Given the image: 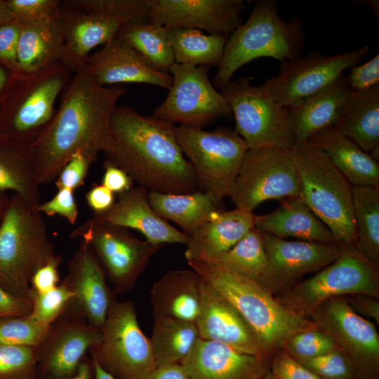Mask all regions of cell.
Segmentation results:
<instances>
[{
    "label": "cell",
    "instance_id": "obj_21",
    "mask_svg": "<svg viewBox=\"0 0 379 379\" xmlns=\"http://www.w3.org/2000/svg\"><path fill=\"white\" fill-rule=\"evenodd\" d=\"M202 281L201 308L196 321L200 338L270 360L239 312L219 292Z\"/></svg>",
    "mask_w": 379,
    "mask_h": 379
},
{
    "label": "cell",
    "instance_id": "obj_49",
    "mask_svg": "<svg viewBox=\"0 0 379 379\" xmlns=\"http://www.w3.org/2000/svg\"><path fill=\"white\" fill-rule=\"evenodd\" d=\"M20 25L14 20L0 24V65L10 73L17 72V49Z\"/></svg>",
    "mask_w": 379,
    "mask_h": 379
},
{
    "label": "cell",
    "instance_id": "obj_40",
    "mask_svg": "<svg viewBox=\"0 0 379 379\" xmlns=\"http://www.w3.org/2000/svg\"><path fill=\"white\" fill-rule=\"evenodd\" d=\"M151 0H68L65 4L121 24L148 22Z\"/></svg>",
    "mask_w": 379,
    "mask_h": 379
},
{
    "label": "cell",
    "instance_id": "obj_63",
    "mask_svg": "<svg viewBox=\"0 0 379 379\" xmlns=\"http://www.w3.org/2000/svg\"><path fill=\"white\" fill-rule=\"evenodd\" d=\"M364 4H368L371 8L373 11L374 13L378 15V1H364Z\"/></svg>",
    "mask_w": 379,
    "mask_h": 379
},
{
    "label": "cell",
    "instance_id": "obj_48",
    "mask_svg": "<svg viewBox=\"0 0 379 379\" xmlns=\"http://www.w3.org/2000/svg\"><path fill=\"white\" fill-rule=\"evenodd\" d=\"M270 371L277 379H321L284 350L272 355Z\"/></svg>",
    "mask_w": 379,
    "mask_h": 379
},
{
    "label": "cell",
    "instance_id": "obj_1",
    "mask_svg": "<svg viewBox=\"0 0 379 379\" xmlns=\"http://www.w3.org/2000/svg\"><path fill=\"white\" fill-rule=\"evenodd\" d=\"M126 89L103 86L89 75L85 66L72 76L63 91L60 107L45 133L30 147L34 152L39 184L56 179L77 151L97 159L112 145L110 118Z\"/></svg>",
    "mask_w": 379,
    "mask_h": 379
},
{
    "label": "cell",
    "instance_id": "obj_44",
    "mask_svg": "<svg viewBox=\"0 0 379 379\" xmlns=\"http://www.w3.org/2000/svg\"><path fill=\"white\" fill-rule=\"evenodd\" d=\"M72 292L62 279L57 286L40 294L32 295L31 315L49 326L65 311Z\"/></svg>",
    "mask_w": 379,
    "mask_h": 379
},
{
    "label": "cell",
    "instance_id": "obj_47",
    "mask_svg": "<svg viewBox=\"0 0 379 379\" xmlns=\"http://www.w3.org/2000/svg\"><path fill=\"white\" fill-rule=\"evenodd\" d=\"M96 159L82 151L74 153L61 169L55 180L58 190L74 191L84 184L88 168Z\"/></svg>",
    "mask_w": 379,
    "mask_h": 379
},
{
    "label": "cell",
    "instance_id": "obj_60",
    "mask_svg": "<svg viewBox=\"0 0 379 379\" xmlns=\"http://www.w3.org/2000/svg\"><path fill=\"white\" fill-rule=\"evenodd\" d=\"M11 20H12V17L6 0H0V24Z\"/></svg>",
    "mask_w": 379,
    "mask_h": 379
},
{
    "label": "cell",
    "instance_id": "obj_31",
    "mask_svg": "<svg viewBox=\"0 0 379 379\" xmlns=\"http://www.w3.org/2000/svg\"><path fill=\"white\" fill-rule=\"evenodd\" d=\"M63 46L58 13L43 21L20 25L15 73L36 72L60 61Z\"/></svg>",
    "mask_w": 379,
    "mask_h": 379
},
{
    "label": "cell",
    "instance_id": "obj_26",
    "mask_svg": "<svg viewBox=\"0 0 379 379\" xmlns=\"http://www.w3.org/2000/svg\"><path fill=\"white\" fill-rule=\"evenodd\" d=\"M352 93L346 76L342 74L330 85L288 107L295 143L333 126Z\"/></svg>",
    "mask_w": 379,
    "mask_h": 379
},
{
    "label": "cell",
    "instance_id": "obj_12",
    "mask_svg": "<svg viewBox=\"0 0 379 379\" xmlns=\"http://www.w3.org/2000/svg\"><path fill=\"white\" fill-rule=\"evenodd\" d=\"M92 248L115 295L133 289L151 258L164 245L140 240L127 228L93 216L70 234Z\"/></svg>",
    "mask_w": 379,
    "mask_h": 379
},
{
    "label": "cell",
    "instance_id": "obj_4",
    "mask_svg": "<svg viewBox=\"0 0 379 379\" xmlns=\"http://www.w3.org/2000/svg\"><path fill=\"white\" fill-rule=\"evenodd\" d=\"M72 73L60 61L31 73H10L0 96V136L32 147L50 126Z\"/></svg>",
    "mask_w": 379,
    "mask_h": 379
},
{
    "label": "cell",
    "instance_id": "obj_37",
    "mask_svg": "<svg viewBox=\"0 0 379 379\" xmlns=\"http://www.w3.org/2000/svg\"><path fill=\"white\" fill-rule=\"evenodd\" d=\"M357 251L379 265V187L352 186Z\"/></svg>",
    "mask_w": 379,
    "mask_h": 379
},
{
    "label": "cell",
    "instance_id": "obj_58",
    "mask_svg": "<svg viewBox=\"0 0 379 379\" xmlns=\"http://www.w3.org/2000/svg\"><path fill=\"white\" fill-rule=\"evenodd\" d=\"M93 369V360L86 355L79 364L77 371L74 375L66 378L44 376L38 379H92Z\"/></svg>",
    "mask_w": 379,
    "mask_h": 379
},
{
    "label": "cell",
    "instance_id": "obj_57",
    "mask_svg": "<svg viewBox=\"0 0 379 379\" xmlns=\"http://www.w3.org/2000/svg\"><path fill=\"white\" fill-rule=\"evenodd\" d=\"M145 379H190L180 364L156 367Z\"/></svg>",
    "mask_w": 379,
    "mask_h": 379
},
{
    "label": "cell",
    "instance_id": "obj_38",
    "mask_svg": "<svg viewBox=\"0 0 379 379\" xmlns=\"http://www.w3.org/2000/svg\"><path fill=\"white\" fill-rule=\"evenodd\" d=\"M115 38L124 41L156 69L168 72L175 62L166 27L149 22L122 24Z\"/></svg>",
    "mask_w": 379,
    "mask_h": 379
},
{
    "label": "cell",
    "instance_id": "obj_32",
    "mask_svg": "<svg viewBox=\"0 0 379 379\" xmlns=\"http://www.w3.org/2000/svg\"><path fill=\"white\" fill-rule=\"evenodd\" d=\"M333 127L378 161L379 84L353 92Z\"/></svg>",
    "mask_w": 379,
    "mask_h": 379
},
{
    "label": "cell",
    "instance_id": "obj_36",
    "mask_svg": "<svg viewBox=\"0 0 379 379\" xmlns=\"http://www.w3.org/2000/svg\"><path fill=\"white\" fill-rule=\"evenodd\" d=\"M167 30L175 62L218 67L223 57L228 35L204 34L199 29L180 27Z\"/></svg>",
    "mask_w": 379,
    "mask_h": 379
},
{
    "label": "cell",
    "instance_id": "obj_23",
    "mask_svg": "<svg viewBox=\"0 0 379 379\" xmlns=\"http://www.w3.org/2000/svg\"><path fill=\"white\" fill-rule=\"evenodd\" d=\"M270 360L227 345L199 338L180 363L190 379H260Z\"/></svg>",
    "mask_w": 379,
    "mask_h": 379
},
{
    "label": "cell",
    "instance_id": "obj_50",
    "mask_svg": "<svg viewBox=\"0 0 379 379\" xmlns=\"http://www.w3.org/2000/svg\"><path fill=\"white\" fill-rule=\"evenodd\" d=\"M36 211L48 216L59 215L72 225L76 223L79 213L74 191L65 188L58 190L49 201L40 204Z\"/></svg>",
    "mask_w": 379,
    "mask_h": 379
},
{
    "label": "cell",
    "instance_id": "obj_14",
    "mask_svg": "<svg viewBox=\"0 0 379 379\" xmlns=\"http://www.w3.org/2000/svg\"><path fill=\"white\" fill-rule=\"evenodd\" d=\"M209 68L174 62L168 69L173 80L168 94L153 116L172 124L201 128L230 114V104L208 78Z\"/></svg>",
    "mask_w": 379,
    "mask_h": 379
},
{
    "label": "cell",
    "instance_id": "obj_25",
    "mask_svg": "<svg viewBox=\"0 0 379 379\" xmlns=\"http://www.w3.org/2000/svg\"><path fill=\"white\" fill-rule=\"evenodd\" d=\"M58 19L64 36L60 60L72 72L85 66L90 51L114 39L121 22L61 3Z\"/></svg>",
    "mask_w": 379,
    "mask_h": 379
},
{
    "label": "cell",
    "instance_id": "obj_46",
    "mask_svg": "<svg viewBox=\"0 0 379 379\" xmlns=\"http://www.w3.org/2000/svg\"><path fill=\"white\" fill-rule=\"evenodd\" d=\"M61 2L58 0H6L12 20L20 25L38 22L56 16Z\"/></svg>",
    "mask_w": 379,
    "mask_h": 379
},
{
    "label": "cell",
    "instance_id": "obj_27",
    "mask_svg": "<svg viewBox=\"0 0 379 379\" xmlns=\"http://www.w3.org/2000/svg\"><path fill=\"white\" fill-rule=\"evenodd\" d=\"M253 212L236 208L211 213L190 237L185 253L187 261L215 258L234 246L254 226Z\"/></svg>",
    "mask_w": 379,
    "mask_h": 379
},
{
    "label": "cell",
    "instance_id": "obj_43",
    "mask_svg": "<svg viewBox=\"0 0 379 379\" xmlns=\"http://www.w3.org/2000/svg\"><path fill=\"white\" fill-rule=\"evenodd\" d=\"M339 348L334 340L324 331L314 328L291 336L284 350L297 361L317 357Z\"/></svg>",
    "mask_w": 379,
    "mask_h": 379
},
{
    "label": "cell",
    "instance_id": "obj_34",
    "mask_svg": "<svg viewBox=\"0 0 379 379\" xmlns=\"http://www.w3.org/2000/svg\"><path fill=\"white\" fill-rule=\"evenodd\" d=\"M147 196L150 206L163 219L179 225L189 237L218 210L211 197L199 190L187 194L148 191Z\"/></svg>",
    "mask_w": 379,
    "mask_h": 379
},
{
    "label": "cell",
    "instance_id": "obj_45",
    "mask_svg": "<svg viewBox=\"0 0 379 379\" xmlns=\"http://www.w3.org/2000/svg\"><path fill=\"white\" fill-rule=\"evenodd\" d=\"M298 361L321 379H357L351 361L340 348Z\"/></svg>",
    "mask_w": 379,
    "mask_h": 379
},
{
    "label": "cell",
    "instance_id": "obj_41",
    "mask_svg": "<svg viewBox=\"0 0 379 379\" xmlns=\"http://www.w3.org/2000/svg\"><path fill=\"white\" fill-rule=\"evenodd\" d=\"M49 326L31 314L0 317V344L36 347Z\"/></svg>",
    "mask_w": 379,
    "mask_h": 379
},
{
    "label": "cell",
    "instance_id": "obj_6",
    "mask_svg": "<svg viewBox=\"0 0 379 379\" xmlns=\"http://www.w3.org/2000/svg\"><path fill=\"white\" fill-rule=\"evenodd\" d=\"M55 255L41 213L14 194L0 220V287L32 301V276Z\"/></svg>",
    "mask_w": 379,
    "mask_h": 379
},
{
    "label": "cell",
    "instance_id": "obj_5",
    "mask_svg": "<svg viewBox=\"0 0 379 379\" xmlns=\"http://www.w3.org/2000/svg\"><path fill=\"white\" fill-rule=\"evenodd\" d=\"M305 41L301 19L283 20L277 1L259 0L246 22L229 36L213 85L220 88L239 68L258 58L293 60L302 55Z\"/></svg>",
    "mask_w": 379,
    "mask_h": 379
},
{
    "label": "cell",
    "instance_id": "obj_22",
    "mask_svg": "<svg viewBox=\"0 0 379 379\" xmlns=\"http://www.w3.org/2000/svg\"><path fill=\"white\" fill-rule=\"evenodd\" d=\"M85 67L91 77L103 86L140 83L169 89L173 81L168 72L156 69L133 48L117 38L89 55Z\"/></svg>",
    "mask_w": 379,
    "mask_h": 379
},
{
    "label": "cell",
    "instance_id": "obj_35",
    "mask_svg": "<svg viewBox=\"0 0 379 379\" xmlns=\"http://www.w3.org/2000/svg\"><path fill=\"white\" fill-rule=\"evenodd\" d=\"M200 338L196 323L168 317H154L149 339L156 367L180 364Z\"/></svg>",
    "mask_w": 379,
    "mask_h": 379
},
{
    "label": "cell",
    "instance_id": "obj_15",
    "mask_svg": "<svg viewBox=\"0 0 379 379\" xmlns=\"http://www.w3.org/2000/svg\"><path fill=\"white\" fill-rule=\"evenodd\" d=\"M369 50L366 45L335 55L312 51L281 62L279 72L260 86L280 106L291 107L334 82L345 69L358 65Z\"/></svg>",
    "mask_w": 379,
    "mask_h": 379
},
{
    "label": "cell",
    "instance_id": "obj_29",
    "mask_svg": "<svg viewBox=\"0 0 379 379\" xmlns=\"http://www.w3.org/2000/svg\"><path fill=\"white\" fill-rule=\"evenodd\" d=\"M280 201L274 211L255 215V227L281 239L294 237L299 241L337 244L331 230L299 196Z\"/></svg>",
    "mask_w": 379,
    "mask_h": 379
},
{
    "label": "cell",
    "instance_id": "obj_17",
    "mask_svg": "<svg viewBox=\"0 0 379 379\" xmlns=\"http://www.w3.org/2000/svg\"><path fill=\"white\" fill-rule=\"evenodd\" d=\"M262 234L267 262L258 282L274 296L292 288L307 274L331 264L343 250L337 244L288 241Z\"/></svg>",
    "mask_w": 379,
    "mask_h": 379
},
{
    "label": "cell",
    "instance_id": "obj_9",
    "mask_svg": "<svg viewBox=\"0 0 379 379\" xmlns=\"http://www.w3.org/2000/svg\"><path fill=\"white\" fill-rule=\"evenodd\" d=\"M178 144L189 159L199 190L218 207L230 197L244 157L248 149L244 140L227 129L212 131L186 125L175 127Z\"/></svg>",
    "mask_w": 379,
    "mask_h": 379
},
{
    "label": "cell",
    "instance_id": "obj_33",
    "mask_svg": "<svg viewBox=\"0 0 379 379\" xmlns=\"http://www.w3.org/2000/svg\"><path fill=\"white\" fill-rule=\"evenodd\" d=\"M39 186L32 148L0 136V192L13 191L36 211Z\"/></svg>",
    "mask_w": 379,
    "mask_h": 379
},
{
    "label": "cell",
    "instance_id": "obj_16",
    "mask_svg": "<svg viewBox=\"0 0 379 379\" xmlns=\"http://www.w3.org/2000/svg\"><path fill=\"white\" fill-rule=\"evenodd\" d=\"M310 319L347 355L357 379H379V334L375 324L356 313L345 297L328 300Z\"/></svg>",
    "mask_w": 379,
    "mask_h": 379
},
{
    "label": "cell",
    "instance_id": "obj_28",
    "mask_svg": "<svg viewBox=\"0 0 379 379\" xmlns=\"http://www.w3.org/2000/svg\"><path fill=\"white\" fill-rule=\"evenodd\" d=\"M202 279L192 270H174L154 283L150 301L154 317L196 323L201 303Z\"/></svg>",
    "mask_w": 379,
    "mask_h": 379
},
{
    "label": "cell",
    "instance_id": "obj_20",
    "mask_svg": "<svg viewBox=\"0 0 379 379\" xmlns=\"http://www.w3.org/2000/svg\"><path fill=\"white\" fill-rule=\"evenodd\" d=\"M63 280L73 293L65 311L84 317L91 325L102 330L116 295L108 286L96 255L84 241L81 240L68 261Z\"/></svg>",
    "mask_w": 379,
    "mask_h": 379
},
{
    "label": "cell",
    "instance_id": "obj_55",
    "mask_svg": "<svg viewBox=\"0 0 379 379\" xmlns=\"http://www.w3.org/2000/svg\"><path fill=\"white\" fill-rule=\"evenodd\" d=\"M352 309L360 316L379 324V300L373 296L355 294L345 297Z\"/></svg>",
    "mask_w": 379,
    "mask_h": 379
},
{
    "label": "cell",
    "instance_id": "obj_18",
    "mask_svg": "<svg viewBox=\"0 0 379 379\" xmlns=\"http://www.w3.org/2000/svg\"><path fill=\"white\" fill-rule=\"evenodd\" d=\"M102 340L101 330L82 316L64 311L36 347L39 378L74 375L87 350Z\"/></svg>",
    "mask_w": 379,
    "mask_h": 379
},
{
    "label": "cell",
    "instance_id": "obj_3",
    "mask_svg": "<svg viewBox=\"0 0 379 379\" xmlns=\"http://www.w3.org/2000/svg\"><path fill=\"white\" fill-rule=\"evenodd\" d=\"M187 263L239 312L270 359L291 336L317 328L311 319L282 305L259 282L211 258H200Z\"/></svg>",
    "mask_w": 379,
    "mask_h": 379
},
{
    "label": "cell",
    "instance_id": "obj_2",
    "mask_svg": "<svg viewBox=\"0 0 379 379\" xmlns=\"http://www.w3.org/2000/svg\"><path fill=\"white\" fill-rule=\"evenodd\" d=\"M173 124L133 108L116 106L110 118L112 145L106 161L124 171L148 191L187 194L199 190Z\"/></svg>",
    "mask_w": 379,
    "mask_h": 379
},
{
    "label": "cell",
    "instance_id": "obj_51",
    "mask_svg": "<svg viewBox=\"0 0 379 379\" xmlns=\"http://www.w3.org/2000/svg\"><path fill=\"white\" fill-rule=\"evenodd\" d=\"M350 68L346 78L353 92L366 91L379 84V54Z\"/></svg>",
    "mask_w": 379,
    "mask_h": 379
},
{
    "label": "cell",
    "instance_id": "obj_54",
    "mask_svg": "<svg viewBox=\"0 0 379 379\" xmlns=\"http://www.w3.org/2000/svg\"><path fill=\"white\" fill-rule=\"evenodd\" d=\"M88 206L95 215L107 212L115 203L114 194L102 184H95L86 194Z\"/></svg>",
    "mask_w": 379,
    "mask_h": 379
},
{
    "label": "cell",
    "instance_id": "obj_64",
    "mask_svg": "<svg viewBox=\"0 0 379 379\" xmlns=\"http://www.w3.org/2000/svg\"><path fill=\"white\" fill-rule=\"evenodd\" d=\"M260 379H277L269 370Z\"/></svg>",
    "mask_w": 379,
    "mask_h": 379
},
{
    "label": "cell",
    "instance_id": "obj_52",
    "mask_svg": "<svg viewBox=\"0 0 379 379\" xmlns=\"http://www.w3.org/2000/svg\"><path fill=\"white\" fill-rule=\"evenodd\" d=\"M61 256L56 254L48 262L41 266L30 280V290L32 295L48 291L60 283L59 266Z\"/></svg>",
    "mask_w": 379,
    "mask_h": 379
},
{
    "label": "cell",
    "instance_id": "obj_19",
    "mask_svg": "<svg viewBox=\"0 0 379 379\" xmlns=\"http://www.w3.org/2000/svg\"><path fill=\"white\" fill-rule=\"evenodd\" d=\"M243 0H151L148 22L230 36L242 22Z\"/></svg>",
    "mask_w": 379,
    "mask_h": 379
},
{
    "label": "cell",
    "instance_id": "obj_30",
    "mask_svg": "<svg viewBox=\"0 0 379 379\" xmlns=\"http://www.w3.org/2000/svg\"><path fill=\"white\" fill-rule=\"evenodd\" d=\"M320 149L352 186L379 187V163L333 126L319 131L307 140Z\"/></svg>",
    "mask_w": 379,
    "mask_h": 379
},
{
    "label": "cell",
    "instance_id": "obj_10",
    "mask_svg": "<svg viewBox=\"0 0 379 379\" xmlns=\"http://www.w3.org/2000/svg\"><path fill=\"white\" fill-rule=\"evenodd\" d=\"M101 331V342L89 349L91 358L116 379H145L156 368L132 301L115 299Z\"/></svg>",
    "mask_w": 379,
    "mask_h": 379
},
{
    "label": "cell",
    "instance_id": "obj_62",
    "mask_svg": "<svg viewBox=\"0 0 379 379\" xmlns=\"http://www.w3.org/2000/svg\"><path fill=\"white\" fill-rule=\"evenodd\" d=\"M8 199L5 192H0V220Z\"/></svg>",
    "mask_w": 379,
    "mask_h": 379
},
{
    "label": "cell",
    "instance_id": "obj_59",
    "mask_svg": "<svg viewBox=\"0 0 379 379\" xmlns=\"http://www.w3.org/2000/svg\"><path fill=\"white\" fill-rule=\"evenodd\" d=\"M93 369L92 379H116L112 374L103 369L93 359Z\"/></svg>",
    "mask_w": 379,
    "mask_h": 379
},
{
    "label": "cell",
    "instance_id": "obj_53",
    "mask_svg": "<svg viewBox=\"0 0 379 379\" xmlns=\"http://www.w3.org/2000/svg\"><path fill=\"white\" fill-rule=\"evenodd\" d=\"M104 168L105 172L102 179V184L114 194H122L133 187V181L120 168L105 161Z\"/></svg>",
    "mask_w": 379,
    "mask_h": 379
},
{
    "label": "cell",
    "instance_id": "obj_11",
    "mask_svg": "<svg viewBox=\"0 0 379 379\" xmlns=\"http://www.w3.org/2000/svg\"><path fill=\"white\" fill-rule=\"evenodd\" d=\"M230 105L236 132L248 149L274 147L291 150L295 139L288 109L280 106L247 77L230 80L220 88Z\"/></svg>",
    "mask_w": 379,
    "mask_h": 379
},
{
    "label": "cell",
    "instance_id": "obj_13",
    "mask_svg": "<svg viewBox=\"0 0 379 379\" xmlns=\"http://www.w3.org/2000/svg\"><path fill=\"white\" fill-rule=\"evenodd\" d=\"M293 150L267 147L246 152L230 197L236 208L253 212L261 203L299 194Z\"/></svg>",
    "mask_w": 379,
    "mask_h": 379
},
{
    "label": "cell",
    "instance_id": "obj_24",
    "mask_svg": "<svg viewBox=\"0 0 379 379\" xmlns=\"http://www.w3.org/2000/svg\"><path fill=\"white\" fill-rule=\"evenodd\" d=\"M147 194L146 188L133 187L119 194L118 200L107 212L93 215L115 225L134 229L154 244H187L190 237L163 219L150 206Z\"/></svg>",
    "mask_w": 379,
    "mask_h": 379
},
{
    "label": "cell",
    "instance_id": "obj_7",
    "mask_svg": "<svg viewBox=\"0 0 379 379\" xmlns=\"http://www.w3.org/2000/svg\"><path fill=\"white\" fill-rule=\"evenodd\" d=\"M292 150L298 196L328 227L340 247L357 251L352 185L325 153L307 140L296 142Z\"/></svg>",
    "mask_w": 379,
    "mask_h": 379
},
{
    "label": "cell",
    "instance_id": "obj_56",
    "mask_svg": "<svg viewBox=\"0 0 379 379\" xmlns=\"http://www.w3.org/2000/svg\"><path fill=\"white\" fill-rule=\"evenodd\" d=\"M32 302L15 297L0 287V317L29 314Z\"/></svg>",
    "mask_w": 379,
    "mask_h": 379
},
{
    "label": "cell",
    "instance_id": "obj_8",
    "mask_svg": "<svg viewBox=\"0 0 379 379\" xmlns=\"http://www.w3.org/2000/svg\"><path fill=\"white\" fill-rule=\"evenodd\" d=\"M363 294L379 298V265L357 251L343 249L331 264L275 296L282 305L310 319L328 300Z\"/></svg>",
    "mask_w": 379,
    "mask_h": 379
},
{
    "label": "cell",
    "instance_id": "obj_39",
    "mask_svg": "<svg viewBox=\"0 0 379 379\" xmlns=\"http://www.w3.org/2000/svg\"><path fill=\"white\" fill-rule=\"evenodd\" d=\"M211 259L239 275L258 282L267 262L262 232L253 227L231 248Z\"/></svg>",
    "mask_w": 379,
    "mask_h": 379
},
{
    "label": "cell",
    "instance_id": "obj_61",
    "mask_svg": "<svg viewBox=\"0 0 379 379\" xmlns=\"http://www.w3.org/2000/svg\"><path fill=\"white\" fill-rule=\"evenodd\" d=\"M10 77V72L0 65V96L4 91Z\"/></svg>",
    "mask_w": 379,
    "mask_h": 379
},
{
    "label": "cell",
    "instance_id": "obj_42",
    "mask_svg": "<svg viewBox=\"0 0 379 379\" xmlns=\"http://www.w3.org/2000/svg\"><path fill=\"white\" fill-rule=\"evenodd\" d=\"M35 348L0 344V379H38Z\"/></svg>",
    "mask_w": 379,
    "mask_h": 379
}]
</instances>
